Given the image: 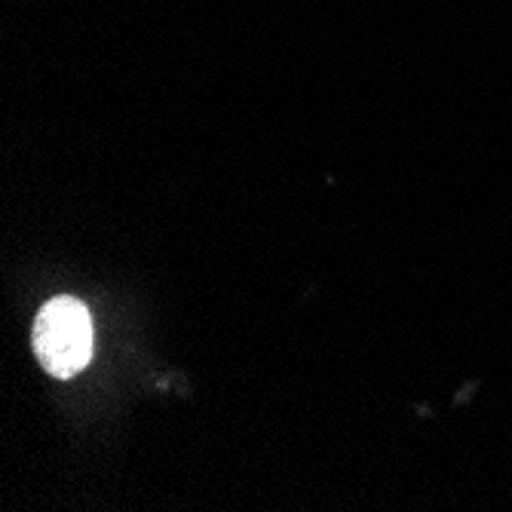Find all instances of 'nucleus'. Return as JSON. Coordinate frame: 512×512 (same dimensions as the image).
<instances>
[{
	"instance_id": "obj_1",
	"label": "nucleus",
	"mask_w": 512,
	"mask_h": 512,
	"mask_svg": "<svg viewBox=\"0 0 512 512\" xmlns=\"http://www.w3.org/2000/svg\"><path fill=\"white\" fill-rule=\"evenodd\" d=\"M34 353L53 378H74L92 356V319L74 298H53L34 322Z\"/></svg>"
}]
</instances>
